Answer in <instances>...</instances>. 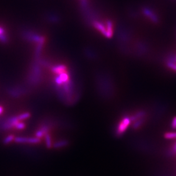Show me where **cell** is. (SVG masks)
Masks as SVG:
<instances>
[{"instance_id": "obj_14", "label": "cell", "mask_w": 176, "mask_h": 176, "mask_svg": "<svg viewBox=\"0 0 176 176\" xmlns=\"http://www.w3.org/2000/svg\"><path fill=\"white\" fill-rule=\"evenodd\" d=\"M171 126L173 129H176V116L173 118L172 123H171Z\"/></svg>"}, {"instance_id": "obj_6", "label": "cell", "mask_w": 176, "mask_h": 176, "mask_svg": "<svg viewBox=\"0 0 176 176\" xmlns=\"http://www.w3.org/2000/svg\"><path fill=\"white\" fill-rule=\"evenodd\" d=\"M164 137L166 139H176V132L166 133Z\"/></svg>"}, {"instance_id": "obj_2", "label": "cell", "mask_w": 176, "mask_h": 176, "mask_svg": "<svg viewBox=\"0 0 176 176\" xmlns=\"http://www.w3.org/2000/svg\"><path fill=\"white\" fill-rule=\"evenodd\" d=\"M130 123H131V120L130 117H124L122 120V121L120 123V124L117 127V133L118 135L122 134L127 129Z\"/></svg>"}, {"instance_id": "obj_12", "label": "cell", "mask_w": 176, "mask_h": 176, "mask_svg": "<svg viewBox=\"0 0 176 176\" xmlns=\"http://www.w3.org/2000/svg\"><path fill=\"white\" fill-rule=\"evenodd\" d=\"M167 66L170 69L176 71V64H175L174 62H172V61H168L167 62Z\"/></svg>"}, {"instance_id": "obj_13", "label": "cell", "mask_w": 176, "mask_h": 176, "mask_svg": "<svg viewBox=\"0 0 176 176\" xmlns=\"http://www.w3.org/2000/svg\"><path fill=\"white\" fill-rule=\"evenodd\" d=\"M15 127L17 129H23L24 127H25V124L24 123H18Z\"/></svg>"}, {"instance_id": "obj_15", "label": "cell", "mask_w": 176, "mask_h": 176, "mask_svg": "<svg viewBox=\"0 0 176 176\" xmlns=\"http://www.w3.org/2000/svg\"><path fill=\"white\" fill-rule=\"evenodd\" d=\"M173 152L175 153H176V143H175V145H174V146H173Z\"/></svg>"}, {"instance_id": "obj_9", "label": "cell", "mask_w": 176, "mask_h": 176, "mask_svg": "<svg viewBox=\"0 0 176 176\" xmlns=\"http://www.w3.org/2000/svg\"><path fill=\"white\" fill-rule=\"evenodd\" d=\"M30 116V114L29 113H25L20 114L17 117L19 120H23L28 118Z\"/></svg>"}, {"instance_id": "obj_16", "label": "cell", "mask_w": 176, "mask_h": 176, "mask_svg": "<svg viewBox=\"0 0 176 176\" xmlns=\"http://www.w3.org/2000/svg\"><path fill=\"white\" fill-rule=\"evenodd\" d=\"M2 112H3V109L1 106H0V114L2 113Z\"/></svg>"}, {"instance_id": "obj_7", "label": "cell", "mask_w": 176, "mask_h": 176, "mask_svg": "<svg viewBox=\"0 0 176 176\" xmlns=\"http://www.w3.org/2000/svg\"><path fill=\"white\" fill-rule=\"evenodd\" d=\"M143 120H144V118H141V119H139L138 120H136L135 121H134V123L133 124V127L134 129H137L139 128L141 125H142L143 122Z\"/></svg>"}, {"instance_id": "obj_10", "label": "cell", "mask_w": 176, "mask_h": 176, "mask_svg": "<svg viewBox=\"0 0 176 176\" xmlns=\"http://www.w3.org/2000/svg\"><path fill=\"white\" fill-rule=\"evenodd\" d=\"M13 140H15V137L13 135H9V136H7L6 138H5V139L3 140V143L5 144H7V143H10Z\"/></svg>"}, {"instance_id": "obj_11", "label": "cell", "mask_w": 176, "mask_h": 176, "mask_svg": "<svg viewBox=\"0 0 176 176\" xmlns=\"http://www.w3.org/2000/svg\"><path fill=\"white\" fill-rule=\"evenodd\" d=\"M145 14L146 15H148V17H149L153 21H155V22H156V21H157V18L156 17V16H155V15H153L150 12H149V10H145Z\"/></svg>"}, {"instance_id": "obj_1", "label": "cell", "mask_w": 176, "mask_h": 176, "mask_svg": "<svg viewBox=\"0 0 176 176\" xmlns=\"http://www.w3.org/2000/svg\"><path fill=\"white\" fill-rule=\"evenodd\" d=\"M19 121L17 117H10L6 120H5V121L1 123V125H0L1 128L3 130L9 129L13 127H15Z\"/></svg>"}, {"instance_id": "obj_3", "label": "cell", "mask_w": 176, "mask_h": 176, "mask_svg": "<svg viewBox=\"0 0 176 176\" xmlns=\"http://www.w3.org/2000/svg\"><path fill=\"white\" fill-rule=\"evenodd\" d=\"M15 141L17 142H30V143H37L39 142V139L38 138H24V137H17L15 139Z\"/></svg>"}, {"instance_id": "obj_4", "label": "cell", "mask_w": 176, "mask_h": 176, "mask_svg": "<svg viewBox=\"0 0 176 176\" xmlns=\"http://www.w3.org/2000/svg\"><path fill=\"white\" fill-rule=\"evenodd\" d=\"M146 115V113L145 112H143V111H140V112H137L136 114H135L134 116H133L132 117H130V120H131V121H135L136 120H138L139 119H141V118H143V117L145 116Z\"/></svg>"}, {"instance_id": "obj_8", "label": "cell", "mask_w": 176, "mask_h": 176, "mask_svg": "<svg viewBox=\"0 0 176 176\" xmlns=\"http://www.w3.org/2000/svg\"><path fill=\"white\" fill-rule=\"evenodd\" d=\"M0 41L2 42L7 41L6 37L4 35V30L2 28H0Z\"/></svg>"}, {"instance_id": "obj_5", "label": "cell", "mask_w": 176, "mask_h": 176, "mask_svg": "<svg viewBox=\"0 0 176 176\" xmlns=\"http://www.w3.org/2000/svg\"><path fill=\"white\" fill-rule=\"evenodd\" d=\"M66 69V67L64 65H58V66H55L52 68V70L54 73L56 74H60V73L64 72Z\"/></svg>"}]
</instances>
